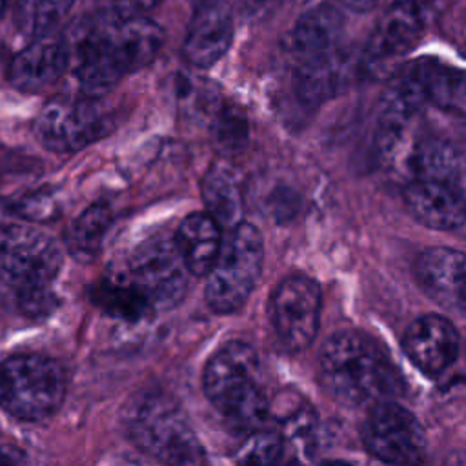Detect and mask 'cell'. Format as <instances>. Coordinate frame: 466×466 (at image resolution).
Here are the masks:
<instances>
[{"mask_svg": "<svg viewBox=\"0 0 466 466\" xmlns=\"http://www.w3.org/2000/svg\"><path fill=\"white\" fill-rule=\"evenodd\" d=\"M251 4H255V5H262V4H266V2H269V0H249Z\"/></svg>", "mask_w": 466, "mask_h": 466, "instance_id": "d590c367", "label": "cell"}, {"mask_svg": "<svg viewBox=\"0 0 466 466\" xmlns=\"http://www.w3.org/2000/svg\"><path fill=\"white\" fill-rule=\"evenodd\" d=\"M344 7H348L350 11H355V13H366L370 9L375 7V4L379 0H340Z\"/></svg>", "mask_w": 466, "mask_h": 466, "instance_id": "d6a6232c", "label": "cell"}, {"mask_svg": "<svg viewBox=\"0 0 466 466\" xmlns=\"http://www.w3.org/2000/svg\"><path fill=\"white\" fill-rule=\"evenodd\" d=\"M62 266L56 240L24 224H0V282L16 293L51 286Z\"/></svg>", "mask_w": 466, "mask_h": 466, "instance_id": "9c48e42d", "label": "cell"}, {"mask_svg": "<svg viewBox=\"0 0 466 466\" xmlns=\"http://www.w3.org/2000/svg\"><path fill=\"white\" fill-rule=\"evenodd\" d=\"M262 262L264 240L253 224L240 222L228 231L220 253L206 275L208 306L222 315L240 309L258 282Z\"/></svg>", "mask_w": 466, "mask_h": 466, "instance_id": "8992f818", "label": "cell"}, {"mask_svg": "<svg viewBox=\"0 0 466 466\" xmlns=\"http://www.w3.org/2000/svg\"><path fill=\"white\" fill-rule=\"evenodd\" d=\"M320 288L306 275L282 279L269 299V317L279 340L289 351L306 350L320 324Z\"/></svg>", "mask_w": 466, "mask_h": 466, "instance_id": "7c38bea8", "label": "cell"}, {"mask_svg": "<svg viewBox=\"0 0 466 466\" xmlns=\"http://www.w3.org/2000/svg\"><path fill=\"white\" fill-rule=\"evenodd\" d=\"M129 439L166 466H206L204 448L180 406L164 393L135 399L126 415Z\"/></svg>", "mask_w": 466, "mask_h": 466, "instance_id": "277c9868", "label": "cell"}, {"mask_svg": "<svg viewBox=\"0 0 466 466\" xmlns=\"http://www.w3.org/2000/svg\"><path fill=\"white\" fill-rule=\"evenodd\" d=\"M404 204L420 224L437 231L466 235V193L459 184L411 180L404 189Z\"/></svg>", "mask_w": 466, "mask_h": 466, "instance_id": "9a60e30c", "label": "cell"}, {"mask_svg": "<svg viewBox=\"0 0 466 466\" xmlns=\"http://www.w3.org/2000/svg\"><path fill=\"white\" fill-rule=\"evenodd\" d=\"M320 466H353V464H350L346 461H326Z\"/></svg>", "mask_w": 466, "mask_h": 466, "instance_id": "e575fe53", "label": "cell"}, {"mask_svg": "<svg viewBox=\"0 0 466 466\" xmlns=\"http://www.w3.org/2000/svg\"><path fill=\"white\" fill-rule=\"evenodd\" d=\"M93 300L111 317L127 322H138L155 313L147 299L127 280L126 275L100 282L93 291Z\"/></svg>", "mask_w": 466, "mask_h": 466, "instance_id": "d4e9b609", "label": "cell"}, {"mask_svg": "<svg viewBox=\"0 0 466 466\" xmlns=\"http://www.w3.org/2000/svg\"><path fill=\"white\" fill-rule=\"evenodd\" d=\"M162 0H98L100 9L120 15H142L155 9Z\"/></svg>", "mask_w": 466, "mask_h": 466, "instance_id": "4dcf8cb0", "label": "cell"}, {"mask_svg": "<svg viewBox=\"0 0 466 466\" xmlns=\"http://www.w3.org/2000/svg\"><path fill=\"white\" fill-rule=\"evenodd\" d=\"M350 76V62L340 49L297 60L295 93L304 106H319L333 98Z\"/></svg>", "mask_w": 466, "mask_h": 466, "instance_id": "ffe728a7", "label": "cell"}, {"mask_svg": "<svg viewBox=\"0 0 466 466\" xmlns=\"http://www.w3.org/2000/svg\"><path fill=\"white\" fill-rule=\"evenodd\" d=\"M0 466H29L22 450L11 444H0Z\"/></svg>", "mask_w": 466, "mask_h": 466, "instance_id": "1f68e13d", "label": "cell"}, {"mask_svg": "<svg viewBox=\"0 0 466 466\" xmlns=\"http://www.w3.org/2000/svg\"><path fill=\"white\" fill-rule=\"evenodd\" d=\"M75 0H16L15 18L18 27L36 38L53 33L66 18Z\"/></svg>", "mask_w": 466, "mask_h": 466, "instance_id": "484cf974", "label": "cell"}, {"mask_svg": "<svg viewBox=\"0 0 466 466\" xmlns=\"http://www.w3.org/2000/svg\"><path fill=\"white\" fill-rule=\"evenodd\" d=\"M113 211L106 204L86 208L69 226L66 233L67 251L78 262H91L100 253L106 233L111 226Z\"/></svg>", "mask_w": 466, "mask_h": 466, "instance_id": "cb8c5ba5", "label": "cell"}, {"mask_svg": "<svg viewBox=\"0 0 466 466\" xmlns=\"http://www.w3.org/2000/svg\"><path fill=\"white\" fill-rule=\"evenodd\" d=\"M16 213L27 220H44L55 213V200L51 195H27L16 204Z\"/></svg>", "mask_w": 466, "mask_h": 466, "instance_id": "f546056e", "label": "cell"}, {"mask_svg": "<svg viewBox=\"0 0 466 466\" xmlns=\"http://www.w3.org/2000/svg\"><path fill=\"white\" fill-rule=\"evenodd\" d=\"M360 435L368 451L390 466H420L426 459L428 444L419 419L395 400L370 408Z\"/></svg>", "mask_w": 466, "mask_h": 466, "instance_id": "8fae6325", "label": "cell"}, {"mask_svg": "<svg viewBox=\"0 0 466 466\" xmlns=\"http://www.w3.org/2000/svg\"><path fill=\"white\" fill-rule=\"evenodd\" d=\"M189 273L206 277L222 248V228L208 213L187 215L175 233Z\"/></svg>", "mask_w": 466, "mask_h": 466, "instance_id": "44dd1931", "label": "cell"}, {"mask_svg": "<svg viewBox=\"0 0 466 466\" xmlns=\"http://www.w3.org/2000/svg\"><path fill=\"white\" fill-rule=\"evenodd\" d=\"M202 384L209 402L238 430H258L269 417L260 359L242 340H229L209 357Z\"/></svg>", "mask_w": 466, "mask_h": 466, "instance_id": "3957f363", "label": "cell"}, {"mask_svg": "<svg viewBox=\"0 0 466 466\" xmlns=\"http://www.w3.org/2000/svg\"><path fill=\"white\" fill-rule=\"evenodd\" d=\"M415 275L431 300L466 315V253L444 246L428 248L417 257Z\"/></svg>", "mask_w": 466, "mask_h": 466, "instance_id": "2e32d148", "label": "cell"}, {"mask_svg": "<svg viewBox=\"0 0 466 466\" xmlns=\"http://www.w3.org/2000/svg\"><path fill=\"white\" fill-rule=\"evenodd\" d=\"M187 273L175 233L157 231L133 249L126 277L157 311L171 309L184 299Z\"/></svg>", "mask_w": 466, "mask_h": 466, "instance_id": "ba28073f", "label": "cell"}, {"mask_svg": "<svg viewBox=\"0 0 466 466\" xmlns=\"http://www.w3.org/2000/svg\"><path fill=\"white\" fill-rule=\"evenodd\" d=\"M66 397L62 366L40 353H18L0 362V406L18 420L51 417Z\"/></svg>", "mask_w": 466, "mask_h": 466, "instance_id": "5b68a950", "label": "cell"}, {"mask_svg": "<svg viewBox=\"0 0 466 466\" xmlns=\"http://www.w3.org/2000/svg\"><path fill=\"white\" fill-rule=\"evenodd\" d=\"M411 180H435L457 184L461 162L455 149L437 137L415 138L402 157Z\"/></svg>", "mask_w": 466, "mask_h": 466, "instance_id": "603a6c76", "label": "cell"}, {"mask_svg": "<svg viewBox=\"0 0 466 466\" xmlns=\"http://www.w3.org/2000/svg\"><path fill=\"white\" fill-rule=\"evenodd\" d=\"M64 38L78 89L98 98L157 56L164 31L147 16L100 9L75 22Z\"/></svg>", "mask_w": 466, "mask_h": 466, "instance_id": "6da1fadb", "label": "cell"}, {"mask_svg": "<svg viewBox=\"0 0 466 466\" xmlns=\"http://www.w3.org/2000/svg\"><path fill=\"white\" fill-rule=\"evenodd\" d=\"M67 66L69 55L66 38L49 33L33 38L13 56L7 78L18 91L35 93L55 84L67 71Z\"/></svg>", "mask_w": 466, "mask_h": 466, "instance_id": "ac0fdd59", "label": "cell"}, {"mask_svg": "<svg viewBox=\"0 0 466 466\" xmlns=\"http://www.w3.org/2000/svg\"><path fill=\"white\" fill-rule=\"evenodd\" d=\"M459 76H461V82L466 84V71H464V73H459Z\"/></svg>", "mask_w": 466, "mask_h": 466, "instance_id": "74e56055", "label": "cell"}, {"mask_svg": "<svg viewBox=\"0 0 466 466\" xmlns=\"http://www.w3.org/2000/svg\"><path fill=\"white\" fill-rule=\"evenodd\" d=\"M249 137V126L240 107L224 104L217 109L211 124V138L215 147L224 155H235L242 151Z\"/></svg>", "mask_w": 466, "mask_h": 466, "instance_id": "83f0119b", "label": "cell"}, {"mask_svg": "<svg viewBox=\"0 0 466 466\" xmlns=\"http://www.w3.org/2000/svg\"><path fill=\"white\" fill-rule=\"evenodd\" d=\"M344 16L331 4H319L306 11L289 35L291 53L297 60H306L340 49Z\"/></svg>", "mask_w": 466, "mask_h": 466, "instance_id": "d6986e66", "label": "cell"}, {"mask_svg": "<svg viewBox=\"0 0 466 466\" xmlns=\"http://www.w3.org/2000/svg\"><path fill=\"white\" fill-rule=\"evenodd\" d=\"M111 116L96 98L55 100L33 122L36 140L55 153H75L111 131Z\"/></svg>", "mask_w": 466, "mask_h": 466, "instance_id": "30bf717a", "label": "cell"}, {"mask_svg": "<svg viewBox=\"0 0 466 466\" xmlns=\"http://www.w3.org/2000/svg\"><path fill=\"white\" fill-rule=\"evenodd\" d=\"M18 297V306L20 309L33 319H42L47 317L58 304L56 295L53 293L51 286H44V288H33V289H25L16 293Z\"/></svg>", "mask_w": 466, "mask_h": 466, "instance_id": "f1b7e54d", "label": "cell"}, {"mask_svg": "<svg viewBox=\"0 0 466 466\" xmlns=\"http://www.w3.org/2000/svg\"><path fill=\"white\" fill-rule=\"evenodd\" d=\"M286 453L288 446L280 431L258 428L238 444L235 459L238 466H280Z\"/></svg>", "mask_w": 466, "mask_h": 466, "instance_id": "4316f807", "label": "cell"}, {"mask_svg": "<svg viewBox=\"0 0 466 466\" xmlns=\"http://www.w3.org/2000/svg\"><path fill=\"white\" fill-rule=\"evenodd\" d=\"M319 380L324 391L346 408H373L395 400L402 377L388 353L368 333L335 331L319 355Z\"/></svg>", "mask_w": 466, "mask_h": 466, "instance_id": "7a4b0ae2", "label": "cell"}, {"mask_svg": "<svg viewBox=\"0 0 466 466\" xmlns=\"http://www.w3.org/2000/svg\"><path fill=\"white\" fill-rule=\"evenodd\" d=\"M402 348L419 371L439 377L459 355V333L442 315H420L406 328Z\"/></svg>", "mask_w": 466, "mask_h": 466, "instance_id": "4fadbf2b", "label": "cell"}, {"mask_svg": "<svg viewBox=\"0 0 466 466\" xmlns=\"http://www.w3.org/2000/svg\"><path fill=\"white\" fill-rule=\"evenodd\" d=\"M459 82L457 71L431 58H417L402 66L391 76L380 100L379 133L406 131L420 109L441 100Z\"/></svg>", "mask_w": 466, "mask_h": 466, "instance_id": "52a82bcc", "label": "cell"}, {"mask_svg": "<svg viewBox=\"0 0 466 466\" xmlns=\"http://www.w3.org/2000/svg\"><path fill=\"white\" fill-rule=\"evenodd\" d=\"M5 2H7V0H0V15H2V13H4V7H5Z\"/></svg>", "mask_w": 466, "mask_h": 466, "instance_id": "8d00e7d4", "label": "cell"}, {"mask_svg": "<svg viewBox=\"0 0 466 466\" xmlns=\"http://www.w3.org/2000/svg\"><path fill=\"white\" fill-rule=\"evenodd\" d=\"M233 18L226 0H197L182 44V56L197 67H209L229 49Z\"/></svg>", "mask_w": 466, "mask_h": 466, "instance_id": "5bb4252c", "label": "cell"}, {"mask_svg": "<svg viewBox=\"0 0 466 466\" xmlns=\"http://www.w3.org/2000/svg\"><path fill=\"white\" fill-rule=\"evenodd\" d=\"M441 466H466V455L464 453H453Z\"/></svg>", "mask_w": 466, "mask_h": 466, "instance_id": "836d02e7", "label": "cell"}, {"mask_svg": "<svg viewBox=\"0 0 466 466\" xmlns=\"http://www.w3.org/2000/svg\"><path fill=\"white\" fill-rule=\"evenodd\" d=\"M424 27L422 7L415 0H395L380 15L370 35L364 58L370 67H382L415 46Z\"/></svg>", "mask_w": 466, "mask_h": 466, "instance_id": "e0dca14e", "label": "cell"}, {"mask_svg": "<svg viewBox=\"0 0 466 466\" xmlns=\"http://www.w3.org/2000/svg\"><path fill=\"white\" fill-rule=\"evenodd\" d=\"M202 200L208 215L224 229L231 231L242 222L244 202L240 182L226 162L209 166L202 178Z\"/></svg>", "mask_w": 466, "mask_h": 466, "instance_id": "7402d4cb", "label": "cell"}]
</instances>
